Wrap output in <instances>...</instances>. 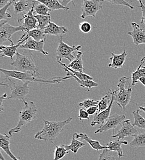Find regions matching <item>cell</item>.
<instances>
[{
  "instance_id": "6da1fadb",
  "label": "cell",
  "mask_w": 145,
  "mask_h": 160,
  "mask_svg": "<svg viewBox=\"0 0 145 160\" xmlns=\"http://www.w3.org/2000/svg\"><path fill=\"white\" fill-rule=\"evenodd\" d=\"M0 71L8 78H14L17 80H21L23 82H37L43 84H54L60 83L64 80L71 78L70 77H54L49 79H45L39 77V74H35L32 73H23L16 70H8L3 68H0Z\"/></svg>"
},
{
  "instance_id": "7a4b0ae2",
  "label": "cell",
  "mask_w": 145,
  "mask_h": 160,
  "mask_svg": "<svg viewBox=\"0 0 145 160\" xmlns=\"http://www.w3.org/2000/svg\"><path fill=\"white\" fill-rule=\"evenodd\" d=\"M72 120V118H69L62 121L44 120V127L41 131L38 132L35 135V138L39 140L50 141L53 143L60 134L64 127L69 124Z\"/></svg>"
},
{
  "instance_id": "3957f363",
  "label": "cell",
  "mask_w": 145,
  "mask_h": 160,
  "mask_svg": "<svg viewBox=\"0 0 145 160\" xmlns=\"http://www.w3.org/2000/svg\"><path fill=\"white\" fill-rule=\"evenodd\" d=\"M16 71L23 73L39 74V68L35 65L32 53L28 50H23L22 54L18 51L16 59L11 63Z\"/></svg>"
},
{
  "instance_id": "277c9868",
  "label": "cell",
  "mask_w": 145,
  "mask_h": 160,
  "mask_svg": "<svg viewBox=\"0 0 145 160\" xmlns=\"http://www.w3.org/2000/svg\"><path fill=\"white\" fill-rule=\"evenodd\" d=\"M24 107L19 112V118L18 125L9 131V134L12 136L15 133H19L22 131V128L25 124L37 119V108L33 102H25Z\"/></svg>"
},
{
  "instance_id": "5b68a950",
  "label": "cell",
  "mask_w": 145,
  "mask_h": 160,
  "mask_svg": "<svg viewBox=\"0 0 145 160\" xmlns=\"http://www.w3.org/2000/svg\"><path fill=\"white\" fill-rule=\"evenodd\" d=\"M130 78L124 77L121 78L117 84L119 89L116 91H109V92L114 96V102L116 105L119 106V107L125 112L126 106L129 103L131 100V96L132 93V89L129 86L128 89H125V84L127 80Z\"/></svg>"
},
{
  "instance_id": "8992f818",
  "label": "cell",
  "mask_w": 145,
  "mask_h": 160,
  "mask_svg": "<svg viewBox=\"0 0 145 160\" xmlns=\"http://www.w3.org/2000/svg\"><path fill=\"white\" fill-rule=\"evenodd\" d=\"M82 48L81 45L79 46H70L66 43H65L63 40L62 37H61L59 39V44L58 47L57 48V56L56 57L57 62L60 61L63 59H67L69 62H72L74 60L75 58V55L74 56L73 53L75 51H79V50Z\"/></svg>"
},
{
  "instance_id": "52a82bcc",
  "label": "cell",
  "mask_w": 145,
  "mask_h": 160,
  "mask_svg": "<svg viewBox=\"0 0 145 160\" xmlns=\"http://www.w3.org/2000/svg\"><path fill=\"white\" fill-rule=\"evenodd\" d=\"M10 84L9 87L11 88V94L8 99H14L22 101L23 103L26 102L25 100V97L29 93V82H23V84L18 86L11 80V78H8Z\"/></svg>"
},
{
  "instance_id": "ba28073f",
  "label": "cell",
  "mask_w": 145,
  "mask_h": 160,
  "mask_svg": "<svg viewBox=\"0 0 145 160\" xmlns=\"http://www.w3.org/2000/svg\"><path fill=\"white\" fill-rule=\"evenodd\" d=\"M102 2L101 1L83 0L81 18L84 19L86 17L95 18L97 12L103 9Z\"/></svg>"
},
{
  "instance_id": "9c48e42d",
  "label": "cell",
  "mask_w": 145,
  "mask_h": 160,
  "mask_svg": "<svg viewBox=\"0 0 145 160\" xmlns=\"http://www.w3.org/2000/svg\"><path fill=\"white\" fill-rule=\"evenodd\" d=\"M25 31V28L21 25L18 27H14L9 24H1L0 25V44L3 45V43L5 41H10L11 45H14V42L11 40V37L16 32Z\"/></svg>"
},
{
  "instance_id": "30bf717a",
  "label": "cell",
  "mask_w": 145,
  "mask_h": 160,
  "mask_svg": "<svg viewBox=\"0 0 145 160\" xmlns=\"http://www.w3.org/2000/svg\"><path fill=\"white\" fill-rule=\"evenodd\" d=\"M125 116L124 115H119L115 113L111 115L109 119L107 120L101 127L95 131V134L103 133L109 130H112V132L114 133V129L118 125H121L122 122L124 121Z\"/></svg>"
},
{
  "instance_id": "8fae6325",
  "label": "cell",
  "mask_w": 145,
  "mask_h": 160,
  "mask_svg": "<svg viewBox=\"0 0 145 160\" xmlns=\"http://www.w3.org/2000/svg\"><path fill=\"white\" fill-rule=\"evenodd\" d=\"M32 6L31 9L28 11V12L25 14H23L22 19H19L18 22L22 23V21L23 22L22 24V26L25 28V33H27L29 31L38 28V21L35 18V15H34V8H35V3L34 1H32Z\"/></svg>"
},
{
  "instance_id": "7c38bea8",
  "label": "cell",
  "mask_w": 145,
  "mask_h": 160,
  "mask_svg": "<svg viewBox=\"0 0 145 160\" xmlns=\"http://www.w3.org/2000/svg\"><path fill=\"white\" fill-rule=\"evenodd\" d=\"M121 128L117 133L112 136V138H118L119 140H123L129 136L135 137L138 134V130L132 124L130 120H124L121 124Z\"/></svg>"
},
{
  "instance_id": "4fadbf2b",
  "label": "cell",
  "mask_w": 145,
  "mask_h": 160,
  "mask_svg": "<svg viewBox=\"0 0 145 160\" xmlns=\"http://www.w3.org/2000/svg\"><path fill=\"white\" fill-rule=\"evenodd\" d=\"M133 30L128 32V34L133 38L134 44L138 46L142 44H145V30L136 22L132 23Z\"/></svg>"
},
{
  "instance_id": "5bb4252c",
  "label": "cell",
  "mask_w": 145,
  "mask_h": 160,
  "mask_svg": "<svg viewBox=\"0 0 145 160\" xmlns=\"http://www.w3.org/2000/svg\"><path fill=\"white\" fill-rule=\"evenodd\" d=\"M29 37H26L25 38H24L23 40H19L17 44H14V45H11L9 46H1V48H0V52L1 54V58H3V57H8L10 58L12 61H14L13 57L14 56L16 55L17 52H18V49L19 48H21L23 44V42L26 41L28 39Z\"/></svg>"
},
{
  "instance_id": "9a60e30c",
  "label": "cell",
  "mask_w": 145,
  "mask_h": 160,
  "mask_svg": "<svg viewBox=\"0 0 145 160\" xmlns=\"http://www.w3.org/2000/svg\"><path fill=\"white\" fill-rule=\"evenodd\" d=\"M110 94V93H109ZM111 100L109 104L108 108L104 110L103 112L97 113L95 115L93 119L91 122V126H95L96 124H101L103 125L104 123L109 119V118L111 117V109H112V104L114 102V98L112 95H111Z\"/></svg>"
},
{
  "instance_id": "2e32d148",
  "label": "cell",
  "mask_w": 145,
  "mask_h": 160,
  "mask_svg": "<svg viewBox=\"0 0 145 160\" xmlns=\"http://www.w3.org/2000/svg\"><path fill=\"white\" fill-rule=\"evenodd\" d=\"M45 41L46 40L37 41L31 38H28V39L25 41V43L22 44L21 48L25 50H32L38 51L39 52H41L43 55L47 56L48 55V52H46L44 49V44Z\"/></svg>"
},
{
  "instance_id": "e0dca14e",
  "label": "cell",
  "mask_w": 145,
  "mask_h": 160,
  "mask_svg": "<svg viewBox=\"0 0 145 160\" xmlns=\"http://www.w3.org/2000/svg\"><path fill=\"white\" fill-rule=\"evenodd\" d=\"M111 54H112V56L109 58V59L111 60V63H109L108 67H111L114 69L122 68L127 56V53L126 51L124 50L122 54L119 55L114 54L113 52H112Z\"/></svg>"
},
{
  "instance_id": "ac0fdd59",
  "label": "cell",
  "mask_w": 145,
  "mask_h": 160,
  "mask_svg": "<svg viewBox=\"0 0 145 160\" xmlns=\"http://www.w3.org/2000/svg\"><path fill=\"white\" fill-rule=\"evenodd\" d=\"M44 32L46 35L60 36L67 33V29L64 27H60L56 23L51 22L44 30Z\"/></svg>"
},
{
  "instance_id": "d6986e66",
  "label": "cell",
  "mask_w": 145,
  "mask_h": 160,
  "mask_svg": "<svg viewBox=\"0 0 145 160\" xmlns=\"http://www.w3.org/2000/svg\"><path fill=\"white\" fill-rule=\"evenodd\" d=\"M10 137L6 134H0V147L1 150H3L4 152L13 160H18L11 152L10 150Z\"/></svg>"
},
{
  "instance_id": "ffe728a7",
  "label": "cell",
  "mask_w": 145,
  "mask_h": 160,
  "mask_svg": "<svg viewBox=\"0 0 145 160\" xmlns=\"http://www.w3.org/2000/svg\"><path fill=\"white\" fill-rule=\"evenodd\" d=\"M128 143L127 141L123 140H114L111 141L108 143L106 145V149L112 152H116L117 153L119 158H122L124 157V153L122 148V145H128Z\"/></svg>"
},
{
  "instance_id": "44dd1931",
  "label": "cell",
  "mask_w": 145,
  "mask_h": 160,
  "mask_svg": "<svg viewBox=\"0 0 145 160\" xmlns=\"http://www.w3.org/2000/svg\"><path fill=\"white\" fill-rule=\"evenodd\" d=\"M74 136L77 139H80L85 140L86 142H87L88 143V144L91 147V148L95 150L99 151V150H103L104 149H106V146L101 145L99 141L92 140L85 133L75 132L74 134Z\"/></svg>"
},
{
  "instance_id": "7402d4cb",
  "label": "cell",
  "mask_w": 145,
  "mask_h": 160,
  "mask_svg": "<svg viewBox=\"0 0 145 160\" xmlns=\"http://www.w3.org/2000/svg\"><path fill=\"white\" fill-rule=\"evenodd\" d=\"M58 63L61 65L63 67L64 70L67 73V77H75L80 80H83V81H87V80H91V81H93V78L91 77V76L88 75H86V74H85L83 73H81V72H76V71H74L70 68H69L67 65H66L65 63H63L61 62L60 61H58Z\"/></svg>"
},
{
  "instance_id": "603a6c76",
  "label": "cell",
  "mask_w": 145,
  "mask_h": 160,
  "mask_svg": "<svg viewBox=\"0 0 145 160\" xmlns=\"http://www.w3.org/2000/svg\"><path fill=\"white\" fill-rule=\"evenodd\" d=\"M83 52L81 51H78L75 54V58L74 60L70 63L67 67L76 72H79L83 73L84 67H83V62L82 59Z\"/></svg>"
},
{
  "instance_id": "cb8c5ba5",
  "label": "cell",
  "mask_w": 145,
  "mask_h": 160,
  "mask_svg": "<svg viewBox=\"0 0 145 160\" xmlns=\"http://www.w3.org/2000/svg\"><path fill=\"white\" fill-rule=\"evenodd\" d=\"M26 37L32 38L33 40L37 41H41L43 40H46V34L44 32V30H40L39 28H35L29 31L27 33H25L20 38V40H23Z\"/></svg>"
},
{
  "instance_id": "d4e9b609",
  "label": "cell",
  "mask_w": 145,
  "mask_h": 160,
  "mask_svg": "<svg viewBox=\"0 0 145 160\" xmlns=\"http://www.w3.org/2000/svg\"><path fill=\"white\" fill-rule=\"evenodd\" d=\"M85 145V143L82 142L78 140L73 135V138L72 139L71 143L70 145H63L67 151H71L74 153H77L78 151Z\"/></svg>"
},
{
  "instance_id": "484cf974",
  "label": "cell",
  "mask_w": 145,
  "mask_h": 160,
  "mask_svg": "<svg viewBox=\"0 0 145 160\" xmlns=\"http://www.w3.org/2000/svg\"><path fill=\"white\" fill-rule=\"evenodd\" d=\"M145 62H141L140 65L138 67L136 71L132 73L131 79H132V86H135L136 84L138 82V80L142 78L145 77V67H143V64Z\"/></svg>"
},
{
  "instance_id": "4316f807",
  "label": "cell",
  "mask_w": 145,
  "mask_h": 160,
  "mask_svg": "<svg viewBox=\"0 0 145 160\" xmlns=\"http://www.w3.org/2000/svg\"><path fill=\"white\" fill-rule=\"evenodd\" d=\"M29 1H14L13 2L14 9V13L15 14H21L23 13V14L27 13V8L29 6Z\"/></svg>"
},
{
  "instance_id": "83f0119b",
  "label": "cell",
  "mask_w": 145,
  "mask_h": 160,
  "mask_svg": "<svg viewBox=\"0 0 145 160\" xmlns=\"http://www.w3.org/2000/svg\"><path fill=\"white\" fill-rule=\"evenodd\" d=\"M40 2L46 5L51 11L55 10H61L64 9L68 11L69 10V8H66L62 6L60 2L59 1L56 0H49V1H39Z\"/></svg>"
},
{
  "instance_id": "f1b7e54d",
  "label": "cell",
  "mask_w": 145,
  "mask_h": 160,
  "mask_svg": "<svg viewBox=\"0 0 145 160\" xmlns=\"http://www.w3.org/2000/svg\"><path fill=\"white\" fill-rule=\"evenodd\" d=\"M35 3L34 11L37 15L50 16L49 12L51 11L46 5L40 2L39 1H34Z\"/></svg>"
},
{
  "instance_id": "f546056e",
  "label": "cell",
  "mask_w": 145,
  "mask_h": 160,
  "mask_svg": "<svg viewBox=\"0 0 145 160\" xmlns=\"http://www.w3.org/2000/svg\"><path fill=\"white\" fill-rule=\"evenodd\" d=\"M132 113L134 117L133 126L145 130V119L140 114V110L133 111Z\"/></svg>"
},
{
  "instance_id": "4dcf8cb0",
  "label": "cell",
  "mask_w": 145,
  "mask_h": 160,
  "mask_svg": "<svg viewBox=\"0 0 145 160\" xmlns=\"http://www.w3.org/2000/svg\"><path fill=\"white\" fill-rule=\"evenodd\" d=\"M35 18L38 21V28L42 30H44L51 22L50 16L35 15Z\"/></svg>"
},
{
  "instance_id": "1f68e13d",
  "label": "cell",
  "mask_w": 145,
  "mask_h": 160,
  "mask_svg": "<svg viewBox=\"0 0 145 160\" xmlns=\"http://www.w3.org/2000/svg\"><path fill=\"white\" fill-rule=\"evenodd\" d=\"M132 147H145V133L138 134L130 143Z\"/></svg>"
},
{
  "instance_id": "d6a6232c",
  "label": "cell",
  "mask_w": 145,
  "mask_h": 160,
  "mask_svg": "<svg viewBox=\"0 0 145 160\" xmlns=\"http://www.w3.org/2000/svg\"><path fill=\"white\" fill-rule=\"evenodd\" d=\"M111 96L108 92L105 96L102 98L101 100L99 102V103L98 105V113L103 112L108 108L109 107L108 103H109V102H111Z\"/></svg>"
},
{
  "instance_id": "836d02e7",
  "label": "cell",
  "mask_w": 145,
  "mask_h": 160,
  "mask_svg": "<svg viewBox=\"0 0 145 160\" xmlns=\"http://www.w3.org/2000/svg\"><path fill=\"white\" fill-rule=\"evenodd\" d=\"M68 153H69V152L66 150V149L63 146V145L60 146H56L54 160H61Z\"/></svg>"
},
{
  "instance_id": "e575fe53",
  "label": "cell",
  "mask_w": 145,
  "mask_h": 160,
  "mask_svg": "<svg viewBox=\"0 0 145 160\" xmlns=\"http://www.w3.org/2000/svg\"><path fill=\"white\" fill-rule=\"evenodd\" d=\"M13 2H14V1H11L9 4H8L5 6L0 9V20H8V19L12 18L11 14L8 13L7 11L9 9V8L11 6V4H13Z\"/></svg>"
},
{
  "instance_id": "d590c367",
  "label": "cell",
  "mask_w": 145,
  "mask_h": 160,
  "mask_svg": "<svg viewBox=\"0 0 145 160\" xmlns=\"http://www.w3.org/2000/svg\"><path fill=\"white\" fill-rule=\"evenodd\" d=\"M99 102L100 101H96V100H93V99H86V100H84L82 102H80L79 103V106L84 108H86V109H88L91 107H96V106H98V103H99Z\"/></svg>"
},
{
  "instance_id": "8d00e7d4",
  "label": "cell",
  "mask_w": 145,
  "mask_h": 160,
  "mask_svg": "<svg viewBox=\"0 0 145 160\" xmlns=\"http://www.w3.org/2000/svg\"><path fill=\"white\" fill-rule=\"evenodd\" d=\"M80 30L82 32L84 33H88L91 32L92 29V27L91 24L87 22H83L80 23L79 25Z\"/></svg>"
},
{
  "instance_id": "74e56055",
  "label": "cell",
  "mask_w": 145,
  "mask_h": 160,
  "mask_svg": "<svg viewBox=\"0 0 145 160\" xmlns=\"http://www.w3.org/2000/svg\"><path fill=\"white\" fill-rule=\"evenodd\" d=\"M107 149H104L103 152L100 153L98 160H116L115 157L109 153Z\"/></svg>"
},
{
  "instance_id": "f35d334b",
  "label": "cell",
  "mask_w": 145,
  "mask_h": 160,
  "mask_svg": "<svg viewBox=\"0 0 145 160\" xmlns=\"http://www.w3.org/2000/svg\"><path fill=\"white\" fill-rule=\"evenodd\" d=\"M107 1L112 4L125 6H127L129 8H130L132 10L134 9L133 6H132L130 3H128V2H127L126 1H124V0H114V1Z\"/></svg>"
},
{
  "instance_id": "ab89813d",
  "label": "cell",
  "mask_w": 145,
  "mask_h": 160,
  "mask_svg": "<svg viewBox=\"0 0 145 160\" xmlns=\"http://www.w3.org/2000/svg\"><path fill=\"white\" fill-rule=\"evenodd\" d=\"M79 120H89V114L87 111L85 110V108H80L79 113Z\"/></svg>"
},
{
  "instance_id": "60d3db41",
  "label": "cell",
  "mask_w": 145,
  "mask_h": 160,
  "mask_svg": "<svg viewBox=\"0 0 145 160\" xmlns=\"http://www.w3.org/2000/svg\"><path fill=\"white\" fill-rule=\"evenodd\" d=\"M139 2L140 4V8L142 9V19H141V23L142 24H144L145 25V6L143 4V2L140 0Z\"/></svg>"
},
{
  "instance_id": "b9f144b4",
  "label": "cell",
  "mask_w": 145,
  "mask_h": 160,
  "mask_svg": "<svg viewBox=\"0 0 145 160\" xmlns=\"http://www.w3.org/2000/svg\"><path fill=\"white\" fill-rule=\"evenodd\" d=\"M86 111H87L88 113L89 114V115H96V114H97L96 112H98V106L91 107V108L87 109Z\"/></svg>"
},
{
  "instance_id": "7bdbcfd3",
  "label": "cell",
  "mask_w": 145,
  "mask_h": 160,
  "mask_svg": "<svg viewBox=\"0 0 145 160\" xmlns=\"http://www.w3.org/2000/svg\"><path fill=\"white\" fill-rule=\"evenodd\" d=\"M8 99V96L7 94H4L3 95H2L0 98V105H1V107H0V110L1 112H3L4 111L3 109V100Z\"/></svg>"
},
{
  "instance_id": "ee69618b",
  "label": "cell",
  "mask_w": 145,
  "mask_h": 160,
  "mask_svg": "<svg viewBox=\"0 0 145 160\" xmlns=\"http://www.w3.org/2000/svg\"><path fill=\"white\" fill-rule=\"evenodd\" d=\"M60 1V2L62 4V6H64V7H66V8H68V7H67V4L69 3V2H72L73 4H74L73 1H72V0H69V1L62 0V1Z\"/></svg>"
},
{
  "instance_id": "f6af8a7d",
  "label": "cell",
  "mask_w": 145,
  "mask_h": 160,
  "mask_svg": "<svg viewBox=\"0 0 145 160\" xmlns=\"http://www.w3.org/2000/svg\"><path fill=\"white\" fill-rule=\"evenodd\" d=\"M11 1L10 0H0V7L1 8H3L8 4H9Z\"/></svg>"
},
{
  "instance_id": "bcb514c9",
  "label": "cell",
  "mask_w": 145,
  "mask_h": 160,
  "mask_svg": "<svg viewBox=\"0 0 145 160\" xmlns=\"http://www.w3.org/2000/svg\"><path fill=\"white\" fill-rule=\"evenodd\" d=\"M138 81H140L143 86H145V77L140 78L139 79V80H138Z\"/></svg>"
},
{
  "instance_id": "7dc6e473",
  "label": "cell",
  "mask_w": 145,
  "mask_h": 160,
  "mask_svg": "<svg viewBox=\"0 0 145 160\" xmlns=\"http://www.w3.org/2000/svg\"><path fill=\"white\" fill-rule=\"evenodd\" d=\"M0 159H1V160H6L4 159V158L3 157V156L1 151H0Z\"/></svg>"
},
{
  "instance_id": "c3c4849f",
  "label": "cell",
  "mask_w": 145,
  "mask_h": 160,
  "mask_svg": "<svg viewBox=\"0 0 145 160\" xmlns=\"http://www.w3.org/2000/svg\"><path fill=\"white\" fill-rule=\"evenodd\" d=\"M139 110L143 111L145 113V107H139Z\"/></svg>"
},
{
  "instance_id": "681fc988",
  "label": "cell",
  "mask_w": 145,
  "mask_h": 160,
  "mask_svg": "<svg viewBox=\"0 0 145 160\" xmlns=\"http://www.w3.org/2000/svg\"><path fill=\"white\" fill-rule=\"evenodd\" d=\"M141 62H145V56L142 58V59L141 60Z\"/></svg>"
}]
</instances>
